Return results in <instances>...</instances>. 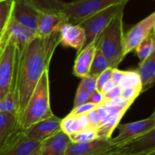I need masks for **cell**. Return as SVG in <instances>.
Instances as JSON below:
<instances>
[{"mask_svg":"<svg viewBox=\"0 0 155 155\" xmlns=\"http://www.w3.org/2000/svg\"><path fill=\"white\" fill-rule=\"evenodd\" d=\"M89 96H90V94L89 92H87L86 90L78 87V89H77V93H76L75 99H74L73 109L83 104V103H87L88 100L89 98Z\"/></svg>","mask_w":155,"mask_h":155,"instance_id":"obj_33","label":"cell"},{"mask_svg":"<svg viewBox=\"0 0 155 155\" xmlns=\"http://www.w3.org/2000/svg\"><path fill=\"white\" fill-rule=\"evenodd\" d=\"M87 115L90 127L93 129H96L99 126L100 122H101V117H100L99 113H98L97 107L87 112Z\"/></svg>","mask_w":155,"mask_h":155,"instance_id":"obj_35","label":"cell"},{"mask_svg":"<svg viewBox=\"0 0 155 155\" xmlns=\"http://www.w3.org/2000/svg\"><path fill=\"white\" fill-rule=\"evenodd\" d=\"M90 127L87 113L73 115L69 113L65 118L61 119V129L68 135L77 133Z\"/></svg>","mask_w":155,"mask_h":155,"instance_id":"obj_21","label":"cell"},{"mask_svg":"<svg viewBox=\"0 0 155 155\" xmlns=\"http://www.w3.org/2000/svg\"><path fill=\"white\" fill-rule=\"evenodd\" d=\"M71 142L74 143H85L92 141L95 139H98L96 129L92 128L84 129L77 133L69 135Z\"/></svg>","mask_w":155,"mask_h":155,"instance_id":"obj_28","label":"cell"},{"mask_svg":"<svg viewBox=\"0 0 155 155\" xmlns=\"http://www.w3.org/2000/svg\"><path fill=\"white\" fill-rule=\"evenodd\" d=\"M99 41L100 35L93 42L77 53L74 66V75L83 78L89 74Z\"/></svg>","mask_w":155,"mask_h":155,"instance_id":"obj_14","label":"cell"},{"mask_svg":"<svg viewBox=\"0 0 155 155\" xmlns=\"http://www.w3.org/2000/svg\"><path fill=\"white\" fill-rule=\"evenodd\" d=\"M141 93H142V87H132V88H127L121 90L120 97L126 101L133 103Z\"/></svg>","mask_w":155,"mask_h":155,"instance_id":"obj_30","label":"cell"},{"mask_svg":"<svg viewBox=\"0 0 155 155\" xmlns=\"http://www.w3.org/2000/svg\"><path fill=\"white\" fill-rule=\"evenodd\" d=\"M68 22V19L62 12H39L37 21V36H46L53 32L60 30L64 23Z\"/></svg>","mask_w":155,"mask_h":155,"instance_id":"obj_13","label":"cell"},{"mask_svg":"<svg viewBox=\"0 0 155 155\" xmlns=\"http://www.w3.org/2000/svg\"><path fill=\"white\" fill-rule=\"evenodd\" d=\"M34 36L35 35L19 25L11 17L5 30L0 38V42L9 40L16 45L18 50H21L25 46Z\"/></svg>","mask_w":155,"mask_h":155,"instance_id":"obj_18","label":"cell"},{"mask_svg":"<svg viewBox=\"0 0 155 155\" xmlns=\"http://www.w3.org/2000/svg\"><path fill=\"white\" fill-rule=\"evenodd\" d=\"M126 5L127 3H122L110 6L90 15L77 24L83 29L85 33V41L80 51L93 42L101 34L112 18L120 9L125 8Z\"/></svg>","mask_w":155,"mask_h":155,"instance_id":"obj_6","label":"cell"},{"mask_svg":"<svg viewBox=\"0 0 155 155\" xmlns=\"http://www.w3.org/2000/svg\"><path fill=\"white\" fill-rule=\"evenodd\" d=\"M115 86H117V85L115 84L114 82L113 81L110 79V80H109L108 81H107L105 84H104V86H103V88H102V89H101V93L103 94V95H104V94H106L107 92L110 91V90L113 89Z\"/></svg>","mask_w":155,"mask_h":155,"instance_id":"obj_41","label":"cell"},{"mask_svg":"<svg viewBox=\"0 0 155 155\" xmlns=\"http://www.w3.org/2000/svg\"><path fill=\"white\" fill-rule=\"evenodd\" d=\"M0 112L16 114L18 116V101L15 89H12L0 100Z\"/></svg>","mask_w":155,"mask_h":155,"instance_id":"obj_26","label":"cell"},{"mask_svg":"<svg viewBox=\"0 0 155 155\" xmlns=\"http://www.w3.org/2000/svg\"><path fill=\"white\" fill-rule=\"evenodd\" d=\"M40 144L39 141L27 138L20 127L2 147L0 155H30Z\"/></svg>","mask_w":155,"mask_h":155,"instance_id":"obj_7","label":"cell"},{"mask_svg":"<svg viewBox=\"0 0 155 155\" xmlns=\"http://www.w3.org/2000/svg\"><path fill=\"white\" fill-rule=\"evenodd\" d=\"M155 12L139 21L124 34V55L135 50L138 45L150 33L154 30Z\"/></svg>","mask_w":155,"mask_h":155,"instance_id":"obj_8","label":"cell"},{"mask_svg":"<svg viewBox=\"0 0 155 155\" xmlns=\"http://www.w3.org/2000/svg\"><path fill=\"white\" fill-rule=\"evenodd\" d=\"M97 106H98V105L87 102V103H83V104L80 105V106H77V107L74 108L70 113L73 114V115H80V114L87 113L89 111L97 107Z\"/></svg>","mask_w":155,"mask_h":155,"instance_id":"obj_37","label":"cell"},{"mask_svg":"<svg viewBox=\"0 0 155 155\" xmlns=\"http://www.w3.org/2000/svg\"><path fill=\"white\" fill-rule=\"evenodd\" d=\"M112 144L110 139H95L85 143L71 142L64 155H94L107 150Z\"/></svg>","mask_w":155,"mask_h":155,"instance_id":"obj_17","label":"cell"},{"mask_svg":"<svg viewBox=\"0 0 155 155\" xmlns=\"http://www.w3.org/2000/svg\"><path fill=\"white\" fill-rule=\"evenodd\" d=\"M117 128L119 130V134L115 138H110V141L112 144H120L130 138L155 129V112H153L149 117L145 119L126 124L119 123Z\"/></svg>","mask_w":155,"mask_h":155,"instance_id":"obj_9","label":"cell"},{"mask_svg":"<svg viewBox=\"0 0 155 155\" xmlns=\"http://www.w3.org/2000/svg\"><path fill=\"white\" fill-rule=\"evenodd\" d=\"M127 153H138L155 150V129L118 144Z\"/></svg>","mask_w":155,"mask_h":155,"instance_id":"obj_12","label":"cell"},{"mask_svg":"<svg viewBox=\"0 0 155 155\" xmlns=\"http://www.w3.org/2000/svg\"><path fill=\"white\" fill-rule=\"evenodd\" d=\"M124 71H121V70H119L117 68H114L112 69L111 72V79L114 84L116 85H119L121 79H122L123 75H124Z\"/></svg>","mask_w":155,"mask_h":155,"instance_id":"obj_40","label":"cell"},{"mask_svg":"<svg viewBox=\"0 0 155 155\" xmlns=\"http://www.w3.org/2000/svg\"><path fill=\"white\" fill-rule=\"evenodd\" d=\"M108 68H114L113 65H112L111 62L103 54L102 52L100 50L98 46L96 49V52H95V57L92 61V65H91L90 70H89V74H98V75Z\"/></svg>","mask_w":155,"mask_h":155,"instance_id":"obj_24","label":"cell"},{"mask_svg":"<svg viewBox=\"0 0 155 155\" xmlns=\"http://www.w3.org/2000/svg\"><path fill=\"white\" fill-rule=\"evenodd\" d=\"M130 0H74L66 2L62 13L68 22L77 24L90 15L104 9L122 3H127Z\"/></svg>","mask_w":155,"mask_h":155,"instance_id":"obj_5","label":"cell"},{"mask_svg":"<svg viewBox=\"0 0 155 155\" xmlns=\"http://www.w3.org/2000/svg\"><path fill=\"white\" fill-rule=\"evenodd\" d=\"M135 50L141 62L155 52L154 30L150 33L142 42H140Z\"/></svg>","mask_w":155,"mask_h":155,"instance_id":"obj_25","label":"cell"},{"mask_svg":"<svg viewBox=\"0 0 155 155\" xmlns=\"http://www.w3.org/2000/svg\"><path fill=\"white\" fill-rule=\"evenodd\" d=\"M108 155H155V150L138 153H127L124 152V150L120 145L113 144L112 147H110Z\"/></svg>","mask_w":155,"mask_h":155,"instance_id":"obj_34","label":"cell"},{"mask_svg":"<svg viewBox=\"0 0 155 155\" xmlns=\"http://www.w3.org/2000/svg\"><path fill=\"white\" fill-rule=\"evenodd\" d=\"M61 43L64 46L72 47L80 51L85 41V33L83 29L78 24L64 23L60 28Z\"/></svg>","mask_w":155,"mask_h":155,"instance_id":"obj_16","label":"cell"},{"mask_svg":"<svg viewBox=\"0 0 155 155\" xmlns=\"http://www.w3.org/2000/svg\"><path fill=\"white\" fill-rule=\"evenodd\" d=\"M38 12L60 13L63 12L66 2L62 0H22Z\"/></svg>","mask_w":155,"mask_h":155,"instance_id":"obj_22","label":"cell"},{"mask_svg":"<svg viewBox=\"0 0 155 155\" xmlns=\"http://www.w3.org/2000/svg\"><path fill=\"white\" fill-rule=\"evenodd\" d=\"M53 115L50 106L48 70H46L41 76L24 111L19 116V126L22 129H26L34 123Z\"/></svg>","mask_w":155,"mask_h":155,"instance_id":"obj_2","label":"cell"},{"mask_svg":"<svg viewBox=\"0 0 155 155\" xmlns=\"http://www.w3.org/2000/svg\"><path fill=\"white\" fill-rule=\"evenodd\" d=\"M112 69H113V68H108L106 70H104V71H102L101 74H98V78H97V81H96V91H97L101 93V89H102L104 84H105L107 81H108L109 80H110Z\"/></svg>","mask_w":155,"mask_h":155,"instance_id":"obj_32","label":"cell"},{"mask_svg":"<svg viewBox=\"0 0 155 155\" xmlns=\"http://www.w3.org/2000/svg\"><path fill=\"white\" fill-rule=\"evenodd\" d=\"M13 5L14 0H0V38L10 21Z\"/></svg>","mask_w":155,"mask_h":155,"instance_id":"obj_27","label":"cell"},{"mask_svg":"<svg viewBox=\"0 0 155 155\" xmlns=\"http://www.w3.org/2000/svg\"><path fill=\"white\" fill-rule=\"evenodd\" d=\"M30 155H39V147L36 150H35L33 153H32Z\"/></svg>","mask_w":155,"mask_h":155,"instance_id":"obj_42","label":"cell"},{"mask_svg":"<svg viewBox=\"0 0 155 155\" xmlns=\"http://www.w3.org/2000/svg\"><path fill=\"white\" fill-rule=\"evenodd\" d=\"M128 109H124L119 112L118 113L115 114L113 116L107 120L105 122L101 124L96 129L97 136L100 139H110L114 129H116L117 125L120 123V121Z\"/></svg>","mask_w":155,"mask_h":155,"instance_id":"obj_23","label":"cell"},{"mask_svg":"<svg viewBox=\"0 0 155 155\" xmlns=\"http://www.w3.org/2000/svg\"><path fill=\"white\" fill-rule=\"evenodd\" d=\"M136 71L140 78L142 93L154 86L155 82V52L140 62Z\"/></svg>","mask_w":155,"mask_h":155,"instance_id":"obj_19","label":"cell"},{"mask_svg":"<svg viewBox=\"0 0 155 155\" xmlns=\"http://www.w3.org/2000/svg\"><path fill=\"white\" fill-rule=\"evenodd\" d=\"M61 43L60 30L46 36H35L18 50L14 88L18 101V119L43 72L48 70Z\"/></svg>","mask_w":155,"mask_h":155,"instance_id":"obj_1","label":"cell"},{"mask_svg":"<svg viewBox=\"0 0 155 155\" xmlns=\"http://www.w3.org/2000/svg\"><path fill=\"white\" fill-rule=\"evenodd\" d=\"M102 104L104 105H108V106H117V107H120L121 109L123 108L128 107L130 108V106L133 104V103H130V102H127L126 100H124V99L121 98L120 97H115V98L110 99L108 100H104L102 103Z\"/></svg>","mask_w":155,"mask_h":155,"instance_id":"obj_36","label":"cell"},{"mask_svg":"<svg viewBox=\"0 0 155 155\" xmlns=\"http://www.w3.org/2000/svg\"><path fill=\"white\" fill-rule=\"evenodd\" d=\"M88 102L94 103V104H96L98 106V105L101 104L104 102V96H103L101 93L95 91L93 93L90 94Z\"/></svg>","mask_w":155,"mask_h":155,"instance_id":"obj_38","label":"cell"},{"mask_svg":"<svg viewBox=\"0 0 155 155\" xmlns=\"http://www.w3.org/2000/svg\"><path fill=\"white\" fill-rule=\"evenodd\" d=\"M18 50L9 40L0 42V100L14 88Z\"/></svg>","mask_w":155,"mask_h":155,"instance_id":"obj_4","label":"cell"},{"mask_svg":"<svg viewBox=\"0 0 155 155\" xmlns=\"http://www.w3.org/2000/svg\"><path fill=\"white\" fill-rule=\"evenodd\" d=\"M39 12L22 0H14L12 18L19 25L37 36Z\"/></svg>","mask_w":155,"mask_h":155,"instance_id":"obj_10","label":"cell"},{"mask_svg":"<svg viewBox=\"0 0 155 155\" xmlns=\"http://www.w3.org/2000/svg\"><path fill=\"white\" fill-rule=\"evenodd\" d=\"M19 128L18 115L0 112V150Z\"/></svg>","mask_w":155,"mask_h":155,"instance_id":"obj_20","label":"cell"},{"mask_svg":"<svg viewBox=\"0 0 155 155\" xmlns=\"http://www.w3.org/2000/svg\"><path fill=\"white\" fill-rule=\"evenodd\" d=\"M98 76V74H88L82 78L79 87L86 90L91 94L96 91V81Z\"/></svg>","mask_w":155,"mask_h":155,"instance_id":"obj_31","label":"cell"},{"mask_svg":"<svg viewBox=\"0 0 155 155\" xmlns=\"http://www.w3.org/2000/svg\"><path fill=\"white\" fill-rule=\"evenodd\" d=\"M71 142L69 135L61 129L41 142L39 155H64L67 147Z\"/></svg>","mask_w":155,"mask_h":155,"instance_id":"obj_15","label":"cell"},{"mask_svg":"<svg viewBox=\"0 0 155 155\" xmlns=\"http://www.w3.org/2000/svg\"><path fill=\"white\" fill-rule=\"evenodd\" d=\"M61 119L56 115L40 120L26 129H23L24 135L28 138L42 142L61 130Z\"/></svg>","mask_w":155,"mask_h":155,"instance_id":"obj_11","label":"cell"},{"mask_svg":"<svg viewBox=\"0 0 155 155\" xmlns=\"http://www.w3.org/2000/svg\"><path fill=\"white\" fill-rule=\"evenodd\" d=\"M119 86L121 89L132 87H139L141 85L140 78L136 71H124L122 79L120 82Z\"/></svg>","mask_w":155,"mask_h":155,"instance_id":"obj_29","label":"cell"},{"mask_svg":"<svg viewBox=\"0 0 155 155\" xmlns=\"http://www.w3.org/2000/svg\"><path fill=\"white\" fill-rule=\"evenodd\" d=\"M121 88L119 85H117L112 90H110V91L107 92L106 94H104V100H108L110 99L115 98V97H120L121 92Z\"/></svg>","mask_w":155,"mask_h":155,"instance_id":"obj_39","label":"cell"},{"mask_svg":"<svg viewBox=\"0 0 155 155\" xmlns=\"http://www.w3.org/2000/svg\"><path fill=\"white\" fill-rule=\"evenodd\" d=\"M124 9H120L100 34L98 48L117 68L126 57L124 55Z\"/></svg>","mask_w":155,"mask_h":155,"instance_id":"obj_3","label":"cell"}]
</instances>
